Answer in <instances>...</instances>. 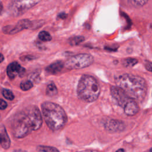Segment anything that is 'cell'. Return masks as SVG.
<instances>
[{
	"instance_id": "1",
	"label": "cell",
	"mask_w": 152,
	"mask_h": 152,
	"mask_svg": "<svg viewBox=\"0 0 152 152\" xmlns=\"http://www.w3.org/2000/svg\"><path fill=\"white\" fill-rule=\"evenodd\" d=\"M42 125V118L39 108L35 106H29L15 115L11 128L14 136L22 138L31 131L38 130Z\"/></svg>"
},
{
	"instance_id": "2",
	"label": "cell",
	"mask_w": 152,
	"mask_h": 152,
	"mask_svg": "<svg viewBox=\"0 0 152 152\" xmlns=\"http://www.w3.org/2000/svg\"><path fill=\"white\" fill-rule=\"evenodd\" d=\"M116 86L123 90L130 97L136 101H142L145 98L147 87L144 78L131 74H124L115 79Z\"/></svg>"
},
{
	"instance_id": "3",
	"label": "cell",
	"mask_w": 152,
	"mask_h": 152,
	"mask_svg": "<svg viewBox=\"0 0 152 152\" xmlns=\"http://www.w3.org/2000/svg\"><path fill=\"white\" fill-rule=\"evenodd\" d=\"M43 118L48 126L52 131H58L64 127L67 116L64 110L58 104L45 102L42 104Z\"/></svg>"
},
{
	"instance_id": "4",
	"label": "cell",
	"mask_w": 152,
	"mask_h": 152,
	"mask_svg": "<svg viewBox=\"0 0 152 152\" xmlns=\"http://www.w3.org/2000/svg\"><path fill=\"white\" fill-rule=\"evenodd\" d=\"M100 92L97 81L92 76L83 75L78 84L77 94L80 99L86 102H93L97 100Z\"/></svg>"
},
{
	"instance_id": "5",
	"label": "cell",
	"mask_w": 152,
	"mask_h": 152,
	"mask_svg": "<svg viewBox=\"0 0 152 152\" xmlns=\"http://www.w3.org/2000/svg\"><path fill=\"white\" fill-rule=\"evenodd\" d=\"M110 93L117 103L123 108L126 115L134 116L138 112L139 106L137 101L130 97L121 88L116 86H112Z\"/></svg>"
},
{
	"instance_id": "6",
	"label": "cell",
	"mask_w": 152,
	"mask_h": 152,
	"mask_svg": "<svg viewBox=\"0 0 152 152\" xmlns=\"http://www.w3.org/2000/svg\"><path fill=\"white\" fill-rule=\"evenodd\" d=\"M94 62L93 57L88 53H80L69 58L64 65L69 69H79L91 65Z\"/></svg>"
},
{
	"instance_id": "7",
	"label": "cell",
	"mask_w": 152,
	"mask_h": 152,
	"mask_svg": "<svg viewBox=\"0 0 152 152\" xmlns=\"http://www.w3.org/2000/svg\"><path fill=\"white\" fill-rule=\"evenodd\" d=\"M39 2V1L37 0L13 1L9 5V11L12 15L17 17L23 14Z\"/></svg>"
},
{
	"instance_id": "8",
	"label": "cell",
	"mask_w": 152,
	"mask_h": 152,
	"mask_svg": "<svg viewBox=\"0 0 152 152\" xmlns=\"http://www.w3.org/2000/svg\"><path fill=\"white\" fill-rule=\"evenodd\" d=\"M31 21L27 19L20 20L14 26H8L3 28V31L6 34H15L24 29L31 28Z\"/></svg>"
},
{
	"instance_id": "9",
	"label": "cell",
	"mask_w": 152,
	"mask_h": 152,
	"mask_svg": "<svg viewBox=\"0 0 152 152\" xmlns=\"http://www.w3.org/2000/svg\"><path fill=\"white\" fill-rule=\"evenodd\" d=\"M104 129L109 132L116 133L123 131L125 128L124 122L115 119H109L104 123Z\"/></svg>"
},
{
	"instance_id": "10",
	"label": "cell",
	"mask_w": 152,
	"mask_h": 152,
	"mask_svg": "<svg viewBox=\"0 0 152 152\" xmlns=\"http://www.w3.org/2000/svg\"><path fill=\"white\" fill-rule=\"evenodd\" d=\"M25 72L26 69L17 62L10 64L7 68V73L10 79H14L17 75L23 77Z\"/></svg>"
},
{
	"instance_id": "11",
	"label": "cell",
	"mask_w": 152,
	"mask_h": 152,
	"mask_svg": "<svg viewBox=\"0 0 152 152\" xmlns=\"http://www.w3.org/2000/svg\"><path fill=\"white\" fill-rule=\"evenodd\" d=\"M0 144L4 149L9 148L11 144L10 137L3 125L0 126Z\"/></svg>"
},
{
	"instance_id": "12",
	"label": "cell",
	"mask_w": 152,
	"mask_h": 152,
	"mask_svg": "<svg viewBox=\"0 0 152 152\" xmlns=\"http://www.w3.org/2000/svg\"><path fill=\"white\" fill-rule=\"evenodd\" d=\"M64 66V64L61 61L55 62L48 65L46 68V71L49 74H56L62 69Z\"/></svg>"
},
{
	"instance_id": "13",
	"label": "cell",
	"mask_w": 152,
	"mask_h": 152,
	"mask_svg": "<svg viewBox=\"0 0 152 152\" xmlns=\"http://www.w3.org/2000/svg\"><path fill=\"white\" fill-rule=\"evenodd\" d=\"M36 150L40 152H60L54 147L46 145H39L37 147Z\"/></svg>"
},
{
	"instance_id": "14",
	"label": "cell",
	"mask_w": 152,
	"mask_h": 152,
	"mask_svg": "<svg viewBox=\"0 0 152 152\" xmlns=\"http://www.w3.org/2000/svg\"><path fill=\"white\" fill-rule=\"evenodd\" d=\"M58 93V90L54 83H51L49 84L46 88V94L50 96H55Z\"/></svg>"
},
{
	"instance_id": "15",
	"label": "cell",
	"mask_w": 152,
	"mask_h": 152,
	"mask_svg": "<svg viewBox=\"0 0 152 152\" xmlns=\"http://www.w3.org/2000/svg\"><path fill=\"white\" fill-rule=\"evenodd\" d=\"M84 40V37L83 36H74L71 37L68 40V42L71 45H77L81 42Z\"/></svg>"
},
{
	"instance_id": "16",
	"label": "cell",
	"mask_w": 152,
	"mask_h": 152,
	"mask_svg": "<svg viewBox=\"0 0 152 152\" xmlns=\"http://www.w3.org/2000/svg\"><path fill=\"white\" fill-rule=\"evenodd\" d=\"M39 39L43 42H49L51 40L52 37L50 34L46 31H42L39 33L38 36Z\"/></svg>"
},
{
	"instance_id": "17",
	"label": "cell",
	"mask_w": 152,
	"mask_h": 152,
	"mask_svg": "<svg viewBox=\"0 0 152 152\" xmlns=\"http://www.w3.org/2000/svg\"><path fill=\"white\" fill-rule=\"evenodd\" d=\"M138 62L137 60L134 58H126L123 60L122 64L125 67H132Z\"/></svg>"
},
{
	"instance_id": "18",
	"label": "cell",
	"mask_w": 152,
	"mask_h": 152,
	"mask_svg": "<svg viewBox=\"0 0 152 152\" xmlns=\"http://www.w3.org/2000/svg\"><path fill=\"white\" fill-rule=\"evenodd\" d=\"M1 93L2 94L3 96L9 100H12L14 98V94L12 93V92L11 91H10V90H8V89H5V88H4L1 91Z\"/></svg>"
},
{
	"instance_id": "19",
	"label": "cell",
	"mask_w": 152,
	"mask_h": 152,
	"mask_svg": "<svg viewBox=\"0 0 152 152\" xmlns=\"http://www.w3.org/2000/svg\"><path fill=\"white\" fill-rule=\"evenodd\" d=\"M33 87V83L30 80H26L20 84V88L23 91H27Z\"/></svg>"
},
{
	"instance_id": "20",
	"label": "cell",
	"mask_w": 152,
	"mask_h": 152,
	"mask_svg": "<svg viewBox=\"0 0 152 152\" xmlns=\"http://www.w3.org/2000/svg\"><path fill=\"white\" fill-rule=\"evenodd\" d=\"M148 2L147 1H135V0H132L130 1V3L134 7H141L144 6L145 4Z\"/></svg>"
},
{
	"instance_id": "21",
	"label": "cell",
	"mask_w": 152,
	"mask_h": 152,
	"mask_svg": "<svg viewBox=\"0 0 152 152\" xmlns=\"http://www.w3.org/2000/svg\"><path fill=\"white\" fill-rule=\"evenodd\" d=\"M144 66L145 69L150 71V72H152V62L149 61H145L144 62Z\"/></svg>"
},
{
	"instance_id": "22",
	"label": "cell",
	"mask_w": 152,
	"mask_h": 152,
	"mask_svg": "<svg viewBox=\"0 0 152 152\" xmlns=\"http://www.w3.org/2000/svg\"><path fill=\"white\" fill-rule=\"evenodd\" d=\"M7 107V102L5 100L0 99V109L1 110H4Z\"/></svg>"
},
{
	"instance_id": "23",
	"label": "cell",
	"mask_w": 152,
	"mask_h": 152,
	"mask_svg": "<svg viewBox=\"0 0 152 152\" xmlns=\"http://www.w3.org/2000/svg\"><path fill=\"white\" fill-rule=\"evenodd\" d=\"M66 16H67V14H65V13H64V12L60 13V14H59V15H58V17H59L60 18H62V19L65 18L66 17Z\"/></svg>"
},
{
	"instance_id": "24",
	"label": "cell",
	"mask_w": 152,
	"mask_h": 152,
	"mask_svg": "<svg viewBox=\"0 0 152 152\" xmlns=\"http://www.w3.org/2000/svg\"><path fill=\"white\" fill-rule=\"evenodd\" d=\"M77 152H100L97 150H83L80 151H77Z\"/></svg>"
},
{
	"instance_id": "25",
	"label": "cell",
	"mask_w": 152,
	"mask_h": 152,
	"mask_svg": "<svg viewBox=\"0 0 152 152\" xmlns=\"http://www.w3.org/2000/svg\"><path fill=\"white\" fill-rule=\"evenodd\" d=\"M14 152H27L26 150H21V149H17V150H14Z\"/></svg>"
},
{
	"instance_id": "26",
	"label": "cell",
	"mask_w": 152,
	"mask_h": 152,
	"mask_svg": "<svg viewBox=\"0 0 152 152\" xmlns=\"http://www.w3.org/2000/svg\"><path fill=\"white\" fill-rule=\"evenodd\" d=\"M4 57L3 55L0 53V63L4 61Z\"/></svg>"
},
{
	"instance_id": "27",
	"label": "cell",
	"mask_w": 152,
	"mask_h": 152,
	"mask_svg": "<svg viewBox=\"0 0 152 152\" xmlns=\"http://www.w3.org/2000/svg\"><path fill=\"white\" fill-rule=\"evenodd\" d=\"M116 152H125V150L124 148H119L116 151Z\"/></svg>"
},
{
	"instance_id": "28",
	"label": "cell",
	"mask_w": 152,
	"mask_h": 152,
	"mask_svg": "<svg viewBox=\"0 0 152 152\" xmlns=\"http://www.w3.org/2000/svg\"><path fill=\"white\" fill-rule=\"evenodd\" d=\"M2 5L1 4H0V13H1V11H2Z\"/></svg>"
},
{
	"instance_id": "29",
	"label": "cell",
	"mask_w": 152,
	"mask_h": 152,
	"mask_svg": "<svg viewBox=\"0 0 152 152\" xmlns=\"http://www.w3.org/2000/svg\"><path fill=\"white\" fill-rule=\"evenodd\" d=\"M150 151V152H152V147L150 149V151Z\"/></svg>"
}]
</instances>
